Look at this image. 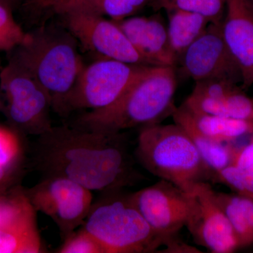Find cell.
<instances>
[{
	"label": "cell",
	"instance_id": "20",
	"mask_svg": "<svg viewBox=\"0 0 253 253\" xmlns=\"http://www.w3.org/2000/svg\"><path fill=\"white\" fill-rule=\"evenodd\" d=\"M217 182L224 184L236 194L253 199V139L246 146L234 148L229 166L214 176Z\"/></svg>",
	"mask_w": 253,
	"mask_h": 253
},
{
	"label": "cell",
	"instance_id": "3",
	"mask_svg": "<svg viewBox=\"0 0 253 253\" xmlns=\"http://www.w3.org/2000/svg\"><path fill=\"white\" fill-rule=\"evenodd\" d=\"M78 42L64 26L48 24L28 32L8 59L31 73L49 94L54 113L62 116L65 100L85 66Z\"/></svg>",
	"mask_w": 253,
	"mask_h": 253
},
{
	"label": "cell",
	"instance_id": "16",
	"mask_svg": "<svg viewBox=\"0 0 253 253\" xmlns=\"http://www.w3.org/2000/svg\"><path fill=\"white\" fill-rule=\"evenodd\" d=\"M172 116L174 123L182 127L194 142L212 179H214L218 172L230 164L234 148L225 143L218 142L201 132L182 106L174 108Z\"/></svg>",
	"mask_w": 253,
	"mask_h": 253
},
{
	"label": "cell",
	"instance_id": "13",
	"mask_svg": "<svg viewBox=\"0 0 253 253\" xmlns=\"http://www.w3.org/2000/svg\"><path fill=\"white\" fill-rule=\"evenodd\" d=\"M189 194L193 205L186 226L196 244L213 253H231L239 249L235 233L217 204L212 186L201 181Z\"/></svg>",
	"mask_w": 253,
	"mask_h": 253
},
{
	"label": "cell",
	"instance_id": "2",
	"mask_svg": "<svg viewBox=\"0 0 253 253\" xmlns=\"http://www.w3.org/2000/svg\"><path fill=\"white\" fill-rule=\"evenodd\" d=\"M174 66H149L122 96L104 109L85 111L73 125L105 132H122L159 123L174 111Z\"/></svg>",
	"mask_w": 253,
	"mask_h": 253
},
{
	"label": "cell",
	"instance_id": "6",
	"mask_svg": "<svg viewBox=\"0 0 253 253\" xmlns=\"http://www.w3.org/2000/svg\"><path fill=\"white\" fill-rule=\"evenodd\" d=\"M0 111L21 135L40 136L52 126L49 94L22 66L8 59L0 71Z\"/></svg>",
	"mask_w": 253,
	"mask_h": 253
},
{
	"label": "cell",
	"instance_id": "24",
	"mask_svg": "<svg viewBox=\"0 0 253 253\" xmlns=\"http://www.w3.org/2000/svg\"><path fill=\"white\" fill-rule=\"evenodd\" d=\"M21 136L11 126H0V168H12L22 163Z\"/></svg>",
	"mask_w": 253,
	"mask_h": 253
},
{
	"label": "cell",
	"instance_id": "9",
	"mask_svg": "<svg viewBox=\"0 0 253 253\" xmlns=\"http://www.w3.org/2000/svg\"><path fill=\"white\" fill-rule=\"evenodd\" d=\"M61 16L63 26L88 52L99 58L148 66L113 20L82 12H70Z\"/></svg>",
	"mask_w": 253,
	"mask_h": 253
},
{
	"label": "cell",
	"instance_id": "17",
	"mask_svg": "<svg viewBox=\"0 0 253 253\" xmlns=\"http://www.w3.org/2000/svg\"><path fill=\"white\" fill-rule=\"evenodd\" d=\"M153 0H59L49 9L55 14L82 12L118 21L134 16Z\"/></svg>",
	"mask_w": 253,
	"mask_h": 253
},
{
	"label": "cell",
	"instance_id": "26",
	"mask_svg": "<svg viewBox=\"0 0 253 253\" xmlns=\"http://www.w3.org/2000/svg\"><path fill=\"white\" fill-rule=\"evenodd\" d=\"M162 246L165 249L160 253H202L194 246L186 244L178 237V234L165 236Z\"/></svg>",
	"mask_w": 253,
	"mask_h": 253
},
{
	"label": "cell",
	"instance_id": "4",
	"mask_svg": "<svg viewBox=\"0 0 253 253\" xmlns=\"http://www.w3.org/2000/svg\"><path fill=\"white\" fill-rule=\"evenodd\" d=\"M134 156L148 172L188 194L198 183L212 178L194 142L175 123L141 127Z\"/></svg>",
	"mask_w": 253,
	"mask_h": 253
},
{
	"label": "cell",
	"instance_id": "8",
	"mask_svg": "<svg viewBox=\"0 0 253 253\" xmlns=\"http://www.w3.org/2000/svg\"><path fill=\"white\" fill-rule=\"evenodd\" d=\"M26 191L37 212L54 221L63 240L83 225L93 204L90 190L62 176H43Z\"/></svg>",
	"mask_w": 253,
	"mask_h": 253
},
{
	"label": "cell",
	"instance_id": "18",
	"mask_svg": "<svg viewBox=\"0 0 253 253\" xmlns=\"http://www.w3.org/2000/svg\"><path fill=\"white\" fill-rule=\"evenodd\" d=\"M168 39L176 62L181 55L212 23L206 16L182 9L166 10Z\"/></svg>",
	"mask_w": 253,
	"mask_h": 253
},
{
	"label": "cell",
	"instance_id": "12",
	"mask_svg": "<svg viewBox=\"0 0 253 253\" xmlns=\"http://www.w3.org/2000/svg\"><path fill=\"white\" fill-rule=\"evenodd\" d=\"M130 199L149 226L164 237L186 226L192 209L191 195L163 179L130 194Z\"/></svg>",
	"mask_w": 253,
	"mask_h": 253
},
{
	"label": "cell",
	"instance_id": "28",
	"mask_svg": "<svg viewBox=\"0 0 253 253\" xmlns=\"http://www.w3.org/2000/svg\"><path fill=\"white\" fill-rule=\"evenodd\" d=\"M59 0H32L26 6L34 8L37 10H47Z\"/></svg>",
	"mask_w": 253,
	"mask_h": 253
},
{
	"label": "cell",
	"instance_id": "27",
	"mask_svg": "<svg viewBox=\"0 0 253 253\" xmlns=\"http://www.w3.org/2000/svg\"><path fill=\"white\" fill-rule=\"evenodd\" d=\"M21 164L9 168H0V193L14 185Z\"/></svg>",
	"mask_w": 253,
	"mask_h": 253
},
{
	"label": "cell",
	"instance_id": "29",
	"mask_svg": "<svg viewBox=\"0 0 253 253\" xmlns=\"http://www.w3.org/2000/svg\"><path fill=\"white\" fill-rule=\"evenodd\" d=\"M31 1L32 0H0V2L14 11L19 8L24 7Z\"/></svg>",
	"mask_w": 253,
	"mask_h": 253
},
{
	"label": "cell",
	"instance_id": "30",
	"mask_svg": "<svg viewBox=\"0 0 253 253\" xmlns=\"http://www.w3.org/2000/svg\"><path fill=\"white\" fill-rule=\"evenodd\" d=\"M248 1H249V2H251V4L253 5V0H248Z\"/></svg>",
	"mask_w": 253,
	"mask_h": 253
},
{
	"label": "cell",
	"instance_id": "15",
	"mask_svg": "<svg viewBox=\"0 0 253 253\" xmlns=\"http://www.w3.org/2000/svg\"><path fill=\"white\" fill-rule=\"evenodd\" d=\"M116 22L148 66L175 67L167 26L161 16H132Z\"/></svg>",
	"mask_w": 253,
	"mask_h": 253
},
{
	"label": "cell",
	"instance_id": "23",
	"mask_svg": "<svg viewBox=\"0 0 253 253\" xmlns=\"http://www.w3.org/2000/svg\"><path fill=\"white\" fill-rule=\"evenodd\" d=\"M12 10L0 2V51L9 53L26 42V32L16 21Z\"/></svg>",
	"mask_w": 253,
	"mask_h": 253
},
{
	"label": "cell",
	"instance_id": "19",
	"mask_svg": "<svg viewBox=\"0 0 253 253\" xmlns=\"http://www.w3.org/2000/svg\"><path fill=\"white\" fill-rule=\"evenodd\" d=\"M217 204L229 219L239 249L253 244V199L237 194L214 191Z\"/></svg>",
	"mask_w": 253,
	"mask_h": 253
},
{
	"label": "cell",
	"instance_id": "7",
	"mask_svg": "<svg viewBox=\"0 0 253 253\" xmlns=\"http://www.w3.org/2000/svg\"><path fill=\"white\" fill-rule=\"evenodd\" d=\"M149 66L99 58L85 65L63 105L62 116L104 109L117 101Z\"/></svg>",
	"mask_w": 253,
	"mask_h": 253
},
{
	"label": "cell",
	"instance_id": "21",
	"mask_svg": "<svg viewBox=\"0 0 253 253\" xmlns=\"http://www.w3.org/2000/svg\"><path fill=\"white\" fill-rule=\"evenodd\" d=\"M183 107L187 111L189 117L197 129L205 135L218 142L226 144L251 133L252 134L253 122L251 121L193 113L186 109L184 106Z\"/></svg>",
	"mask_w": 253,
	"mask_h": 253
},
{
	"label": "cell",
	"instance_id": "5",
	"mask_svg": "<svg viewBox=\"0 0 253 253\" xmlns=\"http://www.w3.org/2000/svg\"><path fill=\"white\" fill-rule=\"evenodd\" d=\"M83 223L104 253H158L164 236L149 226L122 190L103 193Z\"/></svg>",
	"mask_w": 253,
	"mask_h": 253
},
{
	"label": "cell",
	"instance_id": "31",
	"mask_svg": "<svg viewBox=\"0 0 253 253\" xmlns=\"http://www.w3.org/2000/svg\"><path fill=\"white\" fill-rule=\"evenodd\" d=\"M252 134H253L252 139H253V131Z\"/></svg>",
	"mask_w": 253,
	"mask_h": 253
},
{
	"label": "cell",
	"instance_id": "14",
	"mask_svg": "<svg viewBox=\"0 0 253 253\" xmlns=\"http://www.w3.org/2000/svg\"><path fill=\"white\" fill-rule=\"evenodd\" d=\"M221 32L242 76L241 87L253 84V5L248 0H226Z\"/></svg>",
	"mask_w": 253,
	"mask_h": 253
},
{
	"label": "cell",
	"instance_id": "22",
	"mask_svg": "<svg viewBox=\"0 0 253 253\" xmlns=\"http://www.w3.org/2000/svg\"><path fill=\"white\" fill-rule=\"evenodd\" d=\"M156 9H182L206 16L212 23H220L225 12L226 0H153Z\"/></svg>",
	"mask_w": 253,
	"mask_h": 253
},
{
	"label": "cell",
	"instance_id": "10",
	"mask_svg": "<svg viewBox=\"0 0 253 253\" xmlns=\"http://www.w3.org/2000/svg\"><path fill=\"white\" fill-rule=\"evenodd\" d=\"M220 23H210L177 60L176 66L184 77L195 82L221 79L241 84V71L223 39Z\"/></svg>",
	"mask_w": 253,
	"mask_h": 253
},
{
	"label": "cell",
	"instance_id": "11",
	"mask_svg": "<svg viewBox=\"0 0 253 253\" xmlns=\"http://www.w3.org/2000/svg\"><path fill=\"white\" fill-rule=\"evenodd\" d=\"M36 212L21 186L14 185L0 193V253L46 252Z\"/></svg>",
	"mask_w": 253,
	"mask_h": 253
},
{
	"label": "cell",
	"instance_id": "25",
	"mask_svg": "<svg viewBox=\"0 0 253 253\" xmlns=\"http://www.w3.org/2000/svg\"><path fill=\"white\" fill-rule=\"evenodd\" d=\"M63 241L56 253H104L99 243L83 226L79 230L73 231Z\"/></svg>",
	"mask_w": 253,
	"mask_h": 253
},
{
	"label": "cell",
	"instance_id": "1",
	"mask_svg": "<svg viewBox=\"0 0 253 253\" xmlns=\"http://www.w3.org/2000/svg\"><path fill=\"white\" fill-rule=\"evenodd\" d=\"M122 132H105L80 126H52L37 136L33 166L43 176L67 178L90 191H119L141 176L134 168Z\"/></svg>",
	"mask_w": 253,
	"mask_h": 253
}]
</instances>
